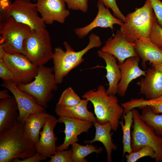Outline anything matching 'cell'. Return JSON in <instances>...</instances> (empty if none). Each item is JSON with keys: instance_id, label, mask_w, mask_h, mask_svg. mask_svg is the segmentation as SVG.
<instances>
[{"instance_id": "cell-23", "label": "cell", "mask_w": 162, "mask_h": 162, "mask_svg": "<svg viewBox=\"0 0 162 162\" xmlns=\"http://www.w3.org/2000/svg\"><path fill=\"white\" fill-rule=\"evenodd\" d=\"M88 100H82L77 105L70 107H63L56 104L55 112L59 116H65L81 120L89 121L93 124L97 121L94 113L89 111L87 108Z\"/></svg>"}, {"instance_id": "cell-29", "label": "cell", "mask_w": 162, "mask_h": 162, "mask_svg": "<svg viewBox=\"0 0 162 162\" xmlns=\"http://www.w3.org/2000/svg\"><path fill=\"white\" fill-rule=\"evenodd\" d=\"M81 100L73 88L70 87L63 91L57 104L63 107H70L78 105Z\"/></svg>"}, {"instance_id": "cell-3", "label": "cell", "mask_w": 162, "mask_h": 162, "mask_svg": "<svg viewBox=\"0 0 162 162\" xmlns=\"http://www.w3.org/2000/svg\"><path fill=\"white\" fill-rule=\"evenodd\" d=\"M89 40L87 46L79 51H75L66 41L63 42L65 51L59 47L55 48L52 69L57 85L61 84L64 78L70 71L83 62L84 55L89 50L94 48L99 47L102 45L100 37L95 34L91 33Z\"/></svg>"}, {"instance_id": "cell-37", "label": "cell", "mask_w": 162, "mask_h": 162, "mask_svg": "<svg viewBox=\"0 0 162 162\" xmlns=\"http://www.w3.org/2000/svg\"><path fill=\"white\" fill-rule=\"evenodd\" d=\"M47 157L43 155L40 153L37 152L33 156L24 160H20L19 158L14 159L12 161L13 162H39L45 160Z\"/></svg>"}, {"instance_id": "cell-26", "label": "cell", "mask_w": 162, "mask_h": 162, "mask_svg": "<svg viewBox=\"0 0 162 162\" xmlns=\"http://www.w3.org/2000/svg\"><path fill=\"white\" fill-rule=\"evenodd\" d=\"M138 108L142 109L140 116L142 120L153 128L156 135L162 136V114L154 113L148 106Z\"/></svg>"}, {"instance_id": "cell-27", "label": "cell", "mask_w": 162, "mask_h": 162, "mask_svg": "<svg viewBox=\"0 0 162 162\" xmlns=\"http://www.w3.org/2000/svg\"><path fill=\"white\" fill-rule=\"evenodd\" d=\"M123 116L124 123H123V119L121 121H119V122L123 131V156L124 157L126 153L129 154L132 152L131 147L130 134V128L133 122V114L132 110L128 112L125 114H123Z\"/></svg>"}, {"instance_id": "cell-14", "label": "cell", "mask_w": 162, "mask_h": 162, "mask_svg": "<svg viewBox=\"0 0 162 162\" xmlns=\"http://www.w3.org/2000/svg\"><path fill=\"white\" fill-rule=\"evenodd\" d=\"M57 119L58 122L64 124L63 132L65 137L63 142L56 147V151L67 150L70 145L79 141L78 137L79 135L88 132L93 124L90 121L65 116H59Z\"/></svg>"}, {"instance_id": "cell-42", "label": "cell", "mask_w": 162, "mask_h": 162, "mask_svg": "<svg viewBox=\"0 0 162 162\" xmlns=\"http://www.w3.org/2000/svg\"><path fill=\"white\" fill-rule=\"evenodd\" d=\"M160 49L162 50V47L160 48Z\"/></svg>"}, {"instance_id": "cell-16", "label": "cell", "mask_w": 162, "mask_h": 162, "mask_svg": "<svg viewBox=\"0 0 162 162\" xmlns=\"http://www.w3.org/2000/svg\"><path fill=\"white\" fill-rule=\"evenodd\" d=\"M58 122L55 117L47 114L43 130L40 132L39 142L34 145L37 152L47 158H50L56 152V142L58 138L54 130Z\"/></svg>"}, {"instance_id": "cell-22", "label": "cell", "mask_w": 162, "mask_h": 162, "mask_svg": "<svg viewBox=\"0 0 162 162\" xmlns=\"http://www.w3.org/2000/svg\"><path fill=\"white\" fill-rule=\"evenodd\" d=\"M95 128V135L94 138L91 140L85 141V143L98 141L101 142L104 146L107 152L106 160L108 162L112 161V154L113 150H116L118 146L114 143L112 140L113 133H111L112 130L111 123L108 122L105 124H100L97 122L93 124Z\"/></svg>"}, {"instance_id": "cell-43", "label": "cell", "mask_w": 162, "mask_h": 162, "mask_svg": "<svg viewBox=\"0 0 162 162\" xmlns=\"http://www.w3.org/2000/svg\"><path fill=\"white\" fill-rule=\"evenodd\" d=\"M35 0V1H37V0Z\"/></svg>"}, {"instance_id": "cell-33", "label": "cell", "mask_w": 162, "mask_h": 162, "mask_svg": "<svg viewBox=\"0 0 162 162\" xmlns=\"http://www.w3.org/2000/svg\"><path fill=\"white\" fill-rule=\"evenodd\" d=\"M69 9L84 13L88 11V0H64Z\"/></svg>"}, {"instance_id": "cell-4", "label": "cell", "mask_w": 162, "mask_h": 162, "mask_svg": "<svg viewBox=\"0 0 162 162\" xmlns=\"http://www.w3.org/2000/svg\"><path fill=\"white\" fill-rule=\"evenodd\" d=\"M157 21L149 0L141 7L125 16L120 31L124 37L132 43L142 38H149L152 29Z\"/></svg>"}, {"instance_id": "cell-15", "label": "cell", "mask_w": 162, "mask_h": 162, "mask_svg": "<svg viewBox=\"0 0 162 162\" xmlns=\"http://www.w3.org/2000/svg\"><path fill=\"white\" fill-rule=\"evenodd\" d=\"M97 4L98 12L92 22L84 27L75 29L74 33L79 38H85L93 29L97 27L109 28L113 31L114 24H118L120 26L123 24V21L113 16L108 8L103 4L98 1Z\"/></svg>"}, {"instance_id": "cell-9", "label": "cell", "mask_w": 162, "mask_h": 162, "mask_svg": "<svg viewBox=\"0 0 162 162\" xmlns=\"http://www.w3.org/2000/svg\"><path fill=\"white\" fill-rule=\"evenodd\" d=\"M38 13L36 4L31 0H16L8 14L17 22L28 26L32 31L39 32L46 29V26Z\"/></svg>"}, {"instance_id": "cell-34", "label": "cell", "mask_w": 162, "mask_h": 162, "mask_svg": "<svg viewBox=\"0 0 162 162\" xmlns=\"http://www.w3.org/2000/svg\"><path fill=\"white\" fill-rule=\"evenodd\" d=\"M98 0L103 4L107 8L111 9L115 17L124 22L125 16L122 14L118 7L116 2L117 0Z\"/></svg>"}, {"instance_id": "cell-1", "label": "cell", "mask_w": 162, "mask_h": 162, "mask_svg": "<svg viewBox=\"0 0 162 162\" xmlns=\"http://www.w3.org/2000/svg\"><path fill=\"white\" fill-rule=\"evenodd\" d=\"M36 152L34 145L25 132L24 124L18 120L12 128L0 133V162L26 159Z\"/></svg>"}, {"instance_id": "cell-25", "label": "cell", "mask_w": 162, "mask_h": 162, "mask_svg": "<svg viewBox=\"0 0 162 162\" xmlns=\"http://www.w3.org/2000/svg\"><path fill=\"white\" fill-rule=\"evenodd\" d=\"M121 105L124 109V113L135 108L148 106L154 113L162 114V96L150 99H145L142 97L132 99L121 103Z\"/></svg>"}, {"instance_id": "cell-11", "label": "cell", "mask_w": 162, "mask_h": 162, "mask_svg": "<svg viewBox=\"0 0 162 162\" xmlns=\"http://www.w3.org/2000/svg\"><path fill=\"white\" fill-rule=\"evenodd\" d=\"M1 86L7 88L15 98L19 112L18 120L23 124L26 120L31 114L46 112V109L38 104L34 97L20 90L14 82L3 80Z\"/></svg>"}, {"instance_id": "cell-10", "label": "cell", "mask_w": 162, "mask_h": 162, "mask_svg": "<svg viewBox=\"0 0 162 162\" xmlns=\"http://www.w3.org/2000/svg\"><path fill=\"white\" fill-rule=\"evenodd\" d=\"M2 59L13 74L16 85L30 83L38 74V66L22 54L5 53Z\"/></svg>"}, {"instance_id": "cell-40", "label": "cell", "mask_w": 162, "mask_h": 162, "mask_svg": "<svg viewBox=\"0 0 162 162\" xmlns=\"http://www.w3.org/2000/svg\"><path fill=\"white\" fill-rule=\"evenodd\" d=\"M153 67L162 74V61L160 63L152 66Z\"/></svg>"}, {"instance_id": "cell-21", "label": "cell", "mask_w": 162, "mask_h": 162, "mask_svg": "<svg viewBox=\"0 0 162 162\" xmlns=\"http://www.w3.org/2000/svg\"><path fill=\"white\" fill-rule=\"evenodd\" d=\"M19 112L14 96L0 100V133L7 130L18 120Z\"/></svg>"}, {"instance_id": "cell-36", "label": "cell", "mask_w": 162, "mask_h": 162, "mask_svg": "<svg viewBox=\"0 0 162 162\" xmlns=\"http://www.w3.org/2000/svg\"><path fill=\"white\" fill-rule=\"evenodd\" d=\"M157 21L162 28V2L160 0H149Z\"/></svg>"}, {"instance_id": "cell-38", "label": "cell", "mask_w": 162, "mask_h": 162, "mask_svg": "<svg viewBox=\"0 0 162 162\" xmlns=\"http://www.w3.org/2000/svg\"><path fill=\"white\" fill-rule=\"evenodd\" d=\"M11 0H0V14H7L12 6Z\"/></svg>"}, {"instance_id": "cell-19", "label": "cell", "mask_w": 162, "mask_h": 162, "mask_svg": "<svg viewBox=\"0 0 162 162\" xmlns=\"http://www.w3.org/2000/svg\"><path fill=\"white\" fill-rule=\"evenodd\" d=\"M135 50L142 60L143 68H146V62L149 61L152 65L162 61V50L153 43L149 38H142L135 42Z\"/></svg>"}, {"instance_id": "cell-39", "label": "cell", "mask_w": 162, "mask_h": 162, "mask_svg": "<svg viewBox=\"0 0 162 162\" xmlns=\"http://www.w3.org/2000/svg\"><path fill=\"white\" fill-rule=\"evenodd\" d=\"M10 96L8 90L4 89L0 91V99H6L9 98Z\"/></svg>"}, {"instance_id": "cell-32", "label": "cell", "mask_w": 162, "mask_h": 162, "mask_svg": "<svg viewBox=\"0 0 162 162\" xmlns=\"http://www.w3.org/2000/svg\"><path fill=\"white\" fill-rule=\"evenodd\" d=\"M151 41L159 48L162 47V28L157 21L152 29L149 36Z\"/></svg>"}, {"instance_id": "cell-30", "label": "cell", "mask_w": 162, "mask_h": 162, "mask_svg": "<svg viewBox=\"0 0 162 162\" xmlns=\"http://www.w3.org/2000/svg\"><path fill=\"white\" fill-rule=\"evenodd\" d=\"M146 156H149L153 159L155 158L154 150L148 146H144L138 151L132 152L128 154H126L125 158L127 162H135L139 159Z\"/></svg>"}, {"instance_id": "cell-6", "label": "cell", "mask_w": 162, "mask_h": 162, "mask_svg": "<svg viewBox=\"0 0 162 162\" xmlns=\"http://www.w3.org/2000/svg\"><path fill=\"white\" fill-rule=\"evenodd\" d=\"M52 68L44 65L38 66L37 75L30 83L17 85L20 90L26 92L36 100L38 104L45 109L52 98V92L58 88Z\"/></svg>"}, {"instance_id": "cell-12", "label": "cell", "mask_w": 162, "mask_h": 162, "mask_svg": "<svg viewBox=\"0 0 162 162\" xmlns=\"http://www.w3.org/2000/svg\"><path fill=\"white\" fill-rule=\"evenodd\" d=\"M36 4L46 24L51 25L54 21L64 23L70 14L64 0H37Z\"/></svg>"}, {"instance_id": "cell-8", "label": "cell", "mask_w": 162, "mask_h": 162, "mask_svg": "<svg viewBox=\"0 0 162 162\" xmlns=\"http://www.w3.org/2000/svg\"><path fill=\"white\" fill-rule=\"evenodd\" d=\"M23 54L38 66L44 65L52 59L54 52L48 31L46 29L39 32L32 31L24 41Z\"/></svg>"}, {"instance_id": "cell-18", "label": "cell", "mask_w": 162, "mask_h": 162, "mask_svg": "<svg viewBox=\"0 0 162 162\" xmlns=\"http://www.w3.org/2000/svg\"><path fill=\"white\" fill-rule=\"evenodd\" d=\"M144 76L141 78L137 84L146 99L162 96V74L154 68H149L146 70Z\"/></svg>"}, {"instance_id": "cell-24", "label": "cell", "mask_w": 162, "mask_h": 162, "mask_svg": "<svg viewBox=\"0 0 162 162\" xmlns=\"http://www.w3.org/2000/svg\"><path fill=\"white\" fill-rule=\"evenodd\" d=\"M47 114L46 112L31 114L25 122V132L34 145L39 142L40 130L45 124Z\"/></svg>"}, {"instance_id": "cell-7", "label": "cell", "mask_w": 162, "mask_h": 162, "mask_svg": "<svg viewBox=\"0 0 162 162\" xmlns=\"http://www.w3.org/2000/svg\"><path fill=\"white\" fill-rule=\"evenodd\" d=\"M133 114V130L131 133V147L132 152L138 151L145 146L151 147L154 150L156 162H162V137L156 135L153 128L141 118L140 113L134 108Z\"/></svg>"}, {"instance_id": "cell-41", "label": "cell", "mask_w": 162, "mask_h": 162, "mask_svg": "<svg viewBox=\"0 0 162 162\" xmlns=\"http://www.w3.org/2000/svg\"><path fill=\"white\" fill-rule=\"evenodd\" d=\"M5 53L3 48L0 46V59L3 58Z\"/></svg>"}, {"instance_id": "cell-35", "label": "cell", "mask_w": 162, "mask_h": 162, "mask_svg": "<svg viewBox=\"0 0 162 162\" xmlns=\"http://www.w3.org/2000/svg\"><path fill=\"white\" fill-rule=\"evenodd\" d=\"M0 77L4 81L14 82L13 74L2 58L0 59Z\"/></svg>"}, {"instance_id": "cell-17", "label": "cell", "mask_w": 162, "mask_h": 162, "mask_svg": "<svg viewBox=\"0 0 162 162\" xmlns=\"http://www.w3.org/2000/svg\"><path fill=\"white\" fill-rule=\"evenodd\" d=\"M140 58L138 56L127 58L122 64H118L122 76L118 87V94L125 96L129 85L133 80L141 76H145L146 71L141 69L138 65Z\"/></svg>"}, {"instance_id": "cell-2", "label": "cell", "mask_w": 162, "mask_h": 162, "mask_svg": "<svg viewBox=\"0 0 162 162\" xmlns=\"http://www.w3.org/2000/svg\"><path fill=\"white\" fill-rule=\"evenodd\" d=\"M82 98L93 104L96 122L101 124L110 122L112 130H117L124 110L115 95L107 94L104 86L100 85L96 91L90 89L86 92Z\"/></svg>"}, {"instance_id": "cell-20", "label": "cell", "mask_w": 162, "mask_h": 162, "mask_svg": "<svg viewBox=\"0 0 162 162\" xmlns=\"http://www.w3.org/2000/svg\"><path fill=\"white\" fill-rule=\"evenodd\" d=\"M98 56L105 62V68L106 70L105 77L109 82V87L106 90L108 95H115L117 93L118 83L121 79V71L114 56L101 50L97 52Z\"/></svg>"}, {"instance_id": "cell-5", "label": "cell", "mask_w": 162, "mask_h": 162, "mask_svg": "<svg viewBox=\"0 0 162 162\" xmlns=\"http://www.w3.org/2000/svg\"><path fill=\"white\" fill-rule=\"evenodd\" d=\"M32 30L8 14H0V46L6 53L23 54L24 41Z\"/></svg>"}, {"instance_id": "cell-31", "label": "cell", "mask_w": 162, "mask_h": 162, "mask_svg": "<svg viewBox=\"0 0 162 162\" xmlns=\"http://www.w3.org/2000/svg\"><path fill=\"white\" fill-rule=\"evenodd\" d=\"M72 150H65L56 151L54 154L50 156L49 162H73L72 158Z\"/></svg>"}, {"instance_id": "cell-13", "label": "cell", "mask_w": 162, "mask_h": 162, "mask_svg": "<svg viewBox=\"0 0 162 162\" xmlns=\"http://www.w3.org/2000/svg\"><path fill=\"white\" fill-rule=\"evenodd\" d=\"M135 44L127 40L120 30H118L113 38H109L101 50L114 56L118 64L123 63L128 58L138 56L135 48Z\"/></svg>"}, {"instance_id": "cell-28", "label": "cell", "mask_w": 162, "mask_h": 162, "mask_svg": "<svg viewBox=\"0 0 162 162\" xmlns=\"http://www.w3.org/2000/svg\"><path fill=\"white\" fill-rule=\"evenodd\" d=\"M72 150V158L73 162H87L85 158L92 153H100L103 151L101 147L98 148L93 145H80L76 142L71 145Z\"/></svg>"}]
</instances>
